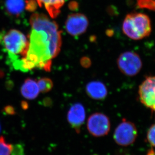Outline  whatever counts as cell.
Wrapping results in <instances>:
<instances>
[{"mask_svg":"<svg viewBox=\"0 0 155 155\" xmlns=\"http://www.w3.org/2000/svg\"><path fill=\"white\" fill-rule=\"evenodd\" d=\"M31 31L27 57L22 59L21 71L38 68L50 71L51 60L58 55L61 45V31L55 21L46 15L35 13L31 16Z\"/></svg>","mask_w":155,"mask_h":155,"instance_id":"obj_1","label":"cell"},{"mask_svg":"<svg viewBox=\"0 0 155 155\" xmlns=\"http://www.w3.org/2000/svg\"><path fill=\"white\" fill-rule=\"evenodd\" d=\"M0 45L8 54L10 63L27 57L29 42L25 35L16 29H11L0 33Z\"/></svg>","mask_w":155,"mask_h":155,"instance_id":"obj_2","label":"cell"},{"mask_svg":"<svg viewBox=\"0 0 155 155\" xmlns=\"http://www.w3.org/2000/svg\"><path fill=\"white\" fill-rule=\"evenodd\" d=\"M152 23L148 15L133 12L126 15L122 30L124 35L134 40H139L149 36L152 32Z\"/></svg>","mask_w":155,"mask_h":155,"instance_id":"obj_3","label":"cell"},{"mask_svg":"<svg viewBox=\"0 0 155 155\" xmlns=\"http://www.w3.org/2000/svg\"><path fill=\"white\" fill-rule=\"evenodd\" d=\"M117 64L121 73L128 77L137 75L143 67L140 56L133 51H127L121 54L117 60Z\"/></svg>","mask_w":155,"mask_h":155,"instance_id":"obj_4","label":"cell"},{"mask_svg":"<svg viewBox=\"0 0 155 155\" xmlns=\"http://www.w3.org/2000/svg\"><path fill=\"white\" fill-rule=\"evenodd\" d=\"M137 133V128L134 123L124 118L115 129L114 140L119 146H128L136 141Z\"/></svg>","mask_w":155,"mask_h":155,"instance_id":"obj_5","label":"cell"},{"mask_svg":"<svg viewBox=\"0 0 155 155\" xmlns=\"http://www.w3.org/2000/svg\"><path fill=\"white\" fill-rule=\"evenodd\" d=\"M87 127L89 133L94 137H104L110 130V121L104 114L96 112L88 118Z\"/></svg>","mask_w":155,"mask_h":155,"instance_id":"obj_6","label":"cell"},{"mask_svg":"<svg viewBox=\"0 0 155 155\" xmlns=\"http://www.w3.org/2000/svg\"><path fill=\"white\" fill-rule=\"evenodd\" d=\"M138 95L140 103L155 115V76L146 77L139 86Z\"/></svg>","mask_w":155,"mask_h":155,"instance_id":"obj_7","label":"cell"},{"mask_svg":"<svg viewBox=\"0 0 155 155\" xmlns=\"http://www.w3.org/2000/svg\"><path fill=\"white\" fill-rule=\"evenodd\" d=\"M89 25L88 18L83 14L74 13L69 15L65 23V28L72 36H77L86 31Z\"/></svg>","mask_w":155,"mask_h":155,"instance_id":"obj_8","label":"cell"},{"mask_svg":"<svg viewBox=\"0 0 155 155\" xmlns=\"http://www.w3.org/2000/svg\"><path fill=\"white\" fill-rule=\"evenodd\" d=\"M86 112L85 108L80 103L74 104L67 114L68 121L77 134H80L81 127L85 122Z\"/></svg>","mask_w":155,"mask_h":155,"instance_id":"obj_9","label":"cell"},{"mask_svg":"<svg viewBox=\"0 0 155 155\" xmlns=\"http://www.w3.org/2000/svg\"><path fill=\"white\" fill-rule=\"evenodd\" d=\"M86 92L89 97L97 100H104L108 94L107 89L104 84L100 81H92L87 84Z\"/></svg>","mask_w":155,"mask_h":155,"instance_id":"obj_10","label":"cell"},{"mask_svg":"<svg viewBox=\"0 0 155 155\" xmlns=\"http://www.w3.org/2000/svg\"><path fill=\"white\" fill-rule=\"evenodd\" d=\"M40 7L44 6L51 18L58 17L61 9L64 4V0H35Z\"/></svg>","mask_w":155,"mask_h":155,"instance_id":"obj_11","label":"cell"},{"mask_svg":"<svg viewBox=\"0 0 155 155\" xmlns=\"http://www.w3.org/2000/svg\"><path fill=\"white\" fill-rule=\"evenodd\" d=\"M39 89L38 83L33 79H27L21 88L22 95L25 98L29 100H33L38 95Z\"/></svg>","mask_w":155,"mask_h":155,"instance_id":"obj_12","label":"cell"},{"mask_svg":"<svg viewBox=\"0 0 155 155\" xmlns=\"http://www.w3.org/2000/svg\"><path fill=\"white\" fill-rule=\"evenodd\" d=\"M5 8L10 16L18 17L25 9V2L24 0H6Z\"/></svg>","mask_w":155,"mask_h":155,"instance_id":"obj_13","label":"cell"},{"mask_svg":"<svg viewBox=\"0 0 155 155\" xmlns=\"http://www.w3.org/2000/svg\"><path fill=\"white\" fill-rule=\"evenodd\" d=\"M38 84L39 90L43 93L51 91L54 86L51 80L48 78L39 79L38 81Z\"/></svg>","mask_w":155,"mask_h":155,"instance_id":"obj_14","label":"cell"},{"mask_svg":"<svg viewBox=\"0 0 155 155\" xmlns=\"http://www.w3.org/2000/svg\"><path fill=\"white\" fill-rule=\"evenodd\" d=\"M13 146L7 143L3 136L0 137V155H11Z\"/></svg>","mask_w":155,"mask_h":155,"instance_id":"obj_15","label":"cell"},{"mask_svg":"<svg viewBox=\"0 0 155 155\" xmlns=\"http://www.w3.org/2000/svg\"><path fill=\"white\" fill-rule=\"evenodd\" d=\"M137 6L138 8L155 12V0H137Z\"/></svg>","mask_w":155,"mask_h":155,"instance_id":"obj_16","label":"cell"},{"mask_svg":"<svg viewBox=\"0 0 155 155\" xmlns=\"http://www.w3.org/2000/svg\"><path fill=\"white\" fill-rule=\"evenodd\" d=\"M147 139L149 143L155 148V124H153L149 128L147 134Z\"/></svg>","mask_w":155,"mask_h":155,"instance_id":"obj_17","label":"cell"},{"mask_svg":"<svg viewBox=\"0 0 155 155\" xmlns=\"http://www.w3.org/2000/svg\"><path fill=\"white\" fill-rule=\"evenodd\" d=\"M38 4L35 0H27L25 2V9L29 12H34L38 7Z\"/></svg>","mask_w":155,"mask_h":155,"instance_id":"obj_18","label":"cell"},{"mask_svg":"<svg viewBox=\"0 0 155 155\" xmlns=\"http://www.w3.org/2000/svg\"><path fill=\"white\" fill-rule=\"evenodd\" d=\"M81 64L83 67L88 68L91 65V61L89 58L87 57H83L80 61Z\"/></svg>","mask_w":155,"mask_h":155,"instance_id":"obj_19","label":"cell"},{"mask_svg":"<svg viewBox=\"0 0 155 155\" xmlns=\"http://www.w3.org/2000/svg\"><path fill=\"white\" fill-rule=\"evenodd\" d=\"M5 112L9 115H14L16 114L15 109L12 106H7L5 107Z\"/></svg>","mask_w":155,"mask_h":155,"instance_id":"obj_20","label":"cell"},{"mask_svg":"<svg viewBox=\"0 0 155 155\" xmlns=\"http://www.w3.org/2000/svg\"><path fill=\"white\" fill-rule=\"evenodd\" d=\"M42 102H43V105L45 106L49 107V106H51L52 104V100L50 98H48V97H46V98L43 99Z\"/></svg>","mask_w":155,"mask_h":155,"instance_id":"obj_21","label":"cell"},{"mask_svg":"<svg viewBox=\"0 0 155 155\" xmlns=\"http://www.w3.org/2000/svg\"><path fill=\"white\" fill-rule=\"evenodd\" d=\"M108 13L109 14V15H116L117 14V9L115 8L114 9V7H109L108 9Z\"/></svg>","mask_w":155,"mask_h":155,"instance_id":"obj_22","label":"cell"},{"mask_svg":"<svg viewBox=\"0 0 155 155\" xmlns=\"http://www.w3.org/2000/svg\"><path fill=\"white\" fill-rule=\"evenodd\" d=\"M78 5L77 3L76 2H72L69 4V8L71 10H77L78 9Z\"/></svg>","mask_w":155,"mask_h":155,"instance_id":"obj_23","label":"cell"},{"mask_svg":"<svg viewBox=\"0 0 155 155\" xmlns=\"http://www.w3.org/2000/svg\"><path fill=\"white\" fill-rule=\"evenodd\" d=\"M28 104L27 102L25 101H22L21 103V107L23 109H27L28 108Z\"/></svg>","mask_w":155,"mask_h":155,"instance_id":"obj_24","label":"cell"},{"mask_svg":"<svg viewBox=\"0 0 155 155\" xmlns=\"http://www.w3.org/2000/svg\"><path fill=\"white\" fill-rule=\"evenodd\" d=\"M106 34H107L108 36H110L113 35V33H112V31L111 30H108L106 31Z\"/></svg>","mask_w":155,"mask_h":155,"instance_id":"obj_25","label":"cell"},{"mask_svg":"<svg viewBox=\"0 0 155 155\" xmlns=\"http://www.w3.org/2000/svg\"><path fill=\"white\" fill-rule=\"evenodd\" d=\"M1 124H0V132H1Z\"/></svg>","mask_w":155,"mask_h":155,"instance_id":"obj_26","label":"cell"}]
</instances>
